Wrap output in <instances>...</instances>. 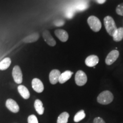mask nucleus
<instances>
[{"label": "nucleus", "instance_id": "9d476101", "mask_svg": "<svg viewBox=\"0 0 123 123\" xmlns=\"http://www.w3.org/2000/svg\"><path fill=\"white\" fill-rule=\"evenodd\" d=\"M43 38L44 41L50 46H54L56 44V41L51 36L50 32L48 30H44L43 32Z\"/></svg>", "mask_w": 123, "mask_h": 123}, {"label": "nucleus", "instance_id": "2eb2a0df", "mask_svg": "<svg viewBox=\"0 0 123 123\" xmlns=\"http://www.w3.org/2000/svg\"><path fill=\"white\" fill-rule=\"evenodd\" d=\"M34 107L35 111L37 112L38 114L40 115L43 114L44 108L43 105L42 101H41L39 99H37L34 102Z\"/></svg>", "mask_w": 123, "mask_h": 123}, {"label": "nucleus", "instance_id": "ddd939ff", "mask_svg": "<svg viewBox=\"0 0 123 123\" xmlns=\"http://www.w3.org/2000/svg\"><path fill=\"white\" fill-rule=\"evenodd\" d=\"M73 74V73L71 71H66L64 73H62L60 75L59 82L61 84H63L66 82L67 80L71 78L72 75Z\"/></svg>", "mask_w": 123, "mask_h": 123}, {"label": "nucleus", "instance_id": "39448f33", "mask_svg": "<svg viewBox=\"0 0 123 123\" xmlns=\"http://www.w3.org/2000/svg\"><path fill=\"white\" fill-rule=\"evenodd\" d=\"M12 75L14 80L16 83L21 84L23 80V75L21 69L18 66L14 67L12 71Z\"/></svg>", "mask_w": 123, "mask_h": 123}, {"label": "nucleus", "instance_id": "a878e982", "mask_svg": "<svg viewBox=\"0 0 123 123\" xmlns=\"http://www.w3.org/2000/svg\"></svg>", "mask_w": 123, "mask_h": 123}, {"label": "nucleus", "instance_id": "5701e85b", "mask_svg": "<svg viewBox=\"0 0 123 123\" xmlns=\"http://www.w3.org/2000/svg\"><path fill=\"white\" fill-rule=\"evenodd\" d=\"M116 11L117 14L123 16V3L117 6Z\"/></svg>", "mask_w": 123, "mask_h": 123}, {"label": "nucleus", "instance_id": "f257e3e1", "mask_svg": "<svg viewBox=\"0 0 123 123\" xmlns=\"http://www.w3.org/2000/svg\"><path fill=\"white\" fill-rule=\"evenodd\" d=\"M113 95L110 91H104L101 92L97 98L98 102L103 105L109 104L113 101Z\"/></svg>", "mask_w": 123, "mask_h": 123}, {"label": "nucleus", "instance_id": "20e7f679", "mask_svg": "<svg viewBox=\"0 0 123 123\" xmlns=\"http://www.w3.org/2000/svg\"><path fill=\"white\" fill-rule=\"evenodd\" d=\"M75 83L78 86H83L87 81V76L84 72L81 70L77 71L75 77Z\"/></svg>", "mask_w": 123, "mask_h": 123}, {"label": "nucleus", "instance_id": "412c9836", "mask_svg": "<svg viewBox=\"0 0 123 123\" xmlns=\"http://www.w3.org/2000/svg\"><path fill=\"white\" fill-rule=\"evenodd\" d=\"M88 4L87 1H82L77 6V9H78V10H80V11H83V10H86V9L88 8Z\"/></svg>", "mask_w": 123, "mask_h": 123}, {"label": "nucleus", "instance_id": "f03ea898", "mask_svg": "<svg viewBox=\"0 0 123 123\" xmlns=\"http://www.w3.org/2000/svg\"><path fill=\"white\" fill-rule=\"evenodd\" d=\"M104 26L107 30V33L111 36H113L115 31L117 30V26L115 24L114 19L111 16H107L104 19Z\"/></svg>", "mask_w": 123, "mask_h": 123}, {"label": "nucleus", "instance_id": "423d86ee", "mask_svg": "<svg viewBox=\"0 0 123 123\" xmlns=\"http://www.w3.org/2000/svg\"><path fill=\"white\" fill-rule=\"evenodd\" d=\"M119 56V52L117 50H112L108 54L105 59V63L107 65L113 64L117 59Z\"/></svg>", "mask_w": 123, "mask_h": 123}, {"label": "nucleus", "instance_id": "6ab92c4d", "mask_svg": "<svg viewBox=\"0 0 123 123\" xmlns=\"http://www.w3.org/2000/svg\"><path fill=\"white\" fill-rule=\"evenodd\" d=\"M69 118V114L67 112H64L62 113L58 116L57 123H67Z\"/></svg>", "mask_w": 123, "mask_h": 123}, {"label": "nucleus", "instance_id": "7ed1b4c3", "mask_svg": "<svg viewBox=\"0 0 123 123\" xmlns=\"http://www.w3.org/2000/svg\"><path fill=\"white\" fill-rule=\"evenodd\" d=\"M87 23L90 26V28L93 31L98 32L99 30H100L101 28V23L99 18H97L96 17L93 16V15L89 17L87 19Z\"/></svg>", "mask_w": 123, "mask_h": 123}, {"label": "nucleus", "instance_id": "4be33fe9", "mask_svg": "<svg viewBox=\"0 0 123 123\" xmlns=\"http://www.w3.org/2000/svg\"><path fill=\"white\" fill-rule=\"evenodd\" d=\"M28 123H38V120L37 117L34 115H30L27 119Z\"/></svg>", "mask_w": 123, "mask_h": 123}, {"label": "nucleus", "instance_id": "6e6552de", "mask_svg": "<svg viewBox=\"0 0 123 123\" xmlns=\"http://www.w3.org/2000/svg\"><path fill=\"white\" fill-rule=\"evenodd\" d=\"M32 87L38 93H41L44 90V86L42 81L38 78H34L32 80Z\"/></svg>", "mask_w": 123, "mask_h": 123}, {"label": "nucleus", "instance_id": "1a4fd4ad", "mask_svg": "<svg viewBox=\"0 0 123 123\" xmlns=\"http://www.w3.org/2000/svg\"><path fill=\"white\" fill-rule=\"evenodd\" d=\"M61 73L58 70H53L49 74V80L52 84H55L59 81V79Z\"/></svg>", "mask_w": 123, "mask_h": 123}, {"label": "nucleus", "instance_id": "4468645a", "mask_svg": "<svg viewBox=\"0 0 123 123\" xmlns=\"http://www.w3.org/2000/svg\"><path fill=\"white\" fill-rule=\"evenodd\" d=\"M18 91L19 94L25 99H28L30 98V92L26 87L24 85H19L18 87Z\"/></svg>", "mask_w": 123, "mask_h": 123}, {"label": "nucleus", "instance_id": "9b49d317", "mask_svg": "<svg viewBox=\"0 0 123 123\" xmlns=\"http://www.w3.org/2000/svg\"><path fill=\"white\" fill-rule=\"evenodd\" d=\"M55 34L58 39L62 42H66L68 39V34L67 32L62 29H57L55 31Z\"/></svg>", "mask_w": 123, "mask_h": 123}, {"label": "nucleus", "instance_id": "a211bd4d", "mask_svg": "<svg viewBox=\"0 0 123 123\" xmlns=\"http://www.w3.org/2000/svg\"><path fill=\"white\" fill-rule=\"evenodd\" d=\"M11 64V59L9 58H6L0 62V70H5L9 68Z\"/></svg>", "mask_w": 123, "mask_h": 123}, {"label": "nucleus", "instance_id": "aec40b11", "mask_svg": "<svg viewBox=\"0 0 123 123\" xmlns=\"http://www.w3.org/2000/svg\"><path fill=\"white\" fill-rule=\"evenodd\" d=\"M86 117V113L84 110H80L79 112H77L76 115H75L74 120L75 123H78L83 119H84Z\"/></svg>", "mask_w": 123, "mask_h": 123}, {"label": "nucleus", "instance_id": "f8f14e48", "mask_svg": "<svg viewBox=\"0 0 123 123\" xmlns=\"http://www.w3.org/2000/svg\"><path fill=\"white\" fill-rule=\"evenodd\" d=\"M99 59L98 56L92 55L89 56L86 59L85 63L88 67H94L99 63Z\"/></svg>", "mask_w": 123, "mask_h": 123}, {"label": "nucleus", "instance_id": "dca6fc26", "mask_svg": "<svg viewBox=\"0 0 123 123\" xmlns=\"http://www.w3.org/2000/svg\"><path fill=\"white\" fill-rule=\"evenodd\" d=\"M113 40L116 42H120L123 39V28L120 27L117 29L114 34L113 35Z\"/></svg>", "mask_w": 123, "mask_h": 123}, {"label": "nucleus", "instance_id": "b1692460", "mask_svg": "<svg viewBox=\"0 0 123 123\" xmlns=\"http://www.w3.org/2000/svg\"><path fill=\"white\" fill-rule=\"evenodd\" d=\"M93 123H105V121L102 118L98 117L95 118L93 120Z\"/></svg>", "mask_w": 123, "mask_h": 123}, {"label": "nucleus", "instance_id": "f3484780", "mask_svg": "<svg viewBox=\"0 0 123 123\" xmlns=\"http://www.w3.org/2000/svg\"><path fill=\"white\" fill-rule=\"evenodd\" d=\"M39 37V34L37 33H34L32 34L29 35V36L26 37V38H25L23 41H24V42L25 43L34 42L38 41Z\"/></svg>", "mask_w": 123, "mask_h": 123}, {"label": "nucleus", "instance_id": "0eeeda50", "mask_svg": "<svg viewBox=\"0 0 123 123\" xmlns=\"http://www.w3.org/2000/svg\"><path fill=\"white\" fill-rule=\"evenodd\" d=\"M6 106L7 108L13 112V113H17L19 111V107L18 104L14 100L12 99H7L6 101Z\"/></svg>", "mask_w": 123, "mask_h": 123}, {"label": "nucleus", "instance_id": "393cba45", "mask_svg": "<svg viewBox=\"0 0 123 123\" xmlns=\"http://www.w3.org/2000/svg\"><path fill=\"white\" fill-rule=\"evenodd\" d=\"M105 1H106V0H96V2L99 4H104V3L105 2Z\"/></svg>", "mask_w": 123, "mask_h": 123}]
</instances>
